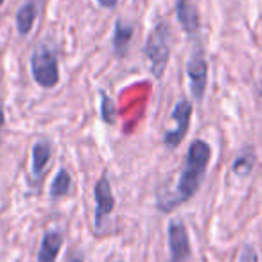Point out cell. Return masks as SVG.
Wrapping results in <instances>:
<instances>
[{
  "instance_id": "12",
  "label": "cell",
  "mask_w": 262,
  "mask_h": 262,
  "mask_svg": "<svg viewBox=\"0 0 262 262\" xmlns=\"http://www.w3.org/2000/svg\"><path fill=\"white\" fill-rule=\"evenodd\" d=\"M36 4H34L33 0H27L26 4L18 9V13H16V31H18V34L26 36V34H29L33 31V26L36 22Z\"/></svg>"
},
{
  "instance_id": "9",
  "label": "cell",
  "mask_w": 262,
  "mask_h": 262,
  "mask_svg": "<svg viewBox=\"0 0 262 262\" xmlns=\"http://www.w3.org/2000/svg\"><path fill=\"white\" fill-rule=\"evenodd\" d=\"M133 33H135L133 24L126 22V20H122V18L117 20L115 27H113V38H112L113 54L119 56V58H124V56L127 54V47H129Z\"/></svg>"
},
{
  "instance_id": "17",
  "label": "cell",
  "mask_w": 262,
  "mask_h": 262,
  "mask_svg": "<svg viewBox=\"0 0 262 262\" xmlns=\"http://www.w3.org/2000/svg\"><path fill=\"white\" fill-rule=\"evenodd\" d=\"M97 2H99V6L104 9H113L119 4V0H97Z\"/></svg>"
},
{
  "instance_id": "3",
  "label": "cell",
  "mask_w": 262,
  "mask_h": 262,
  "mask_svg": "<svg viewBox=\"0 0 262 262\" xmlns=\"http://www.w3.org/2000/svg\"><path fill=\"white\" fill-rule=\"evenodd\" d=\"M31 74L41 88H54L59 83L58 54L54 49L41 43L31 54Z\"/></svg>"
},
{
  "instance_id": "2",
  "label": "cell",
  "mask_w": 262,
  "mask_h": 262,
  "mask_svg": "<svg viewBox=\"0 0 262 262\" xmlns=\"http://www.w3.org/2000/svg\"><path fill=\"white\" fill-rule=\"evenodd\" d=\"M144 56L149 61V69L155 79H162L171 58V29L165 22L155 26V29L147 34Z\"/></svg>"
},
{
  "instance_id": "14",
  "label": "cell",
  "mask_w": 262,
  "mask_h": 262,
  "mask_svg": "<svg viewBox=\"0 0 262 262\" xmlns=\"http://www.w3.org/2000/svg\"><path fill=\"white\" fill-rule=\"evenodd\" d=\"M253 162H255L253 151L248 149V155H246V149L241 151V153L235 157V160H233V164H232L233 174H235V176H241V178L248 176V174L251 172V169H253Z\"/></svg>"
},
{
  "instance_id": "4",
  "label": "cell",
  "mask_w": 262,
  "mask_h": 262,
  "mask_svg": "<svg viewBox=\"0 0 262 262\" xmlns=\"http://www.w3.org/2000/svg\"><path fill=\"white\" fill-rule=\"evenodd\" d=\"M187 77L190 83V94L194 101H203L208 84V63L205 58V49L196 41L187 61Z\"/></svg>"
},
{
  "instance_id": "11",
  "label": "cell",
  "mask_w": 262,
  "mask_h": 262,
  "mask_svg": "<svg viewBox=\"0 0 262 262\" xmlns=\"http://www.w3.org/2000/svg\"><path fill=\"white\" fill-rule=\"evenodd\" d=\"M63 246V235L56 230H49L43 233L38 250V262H56L59 250Z\"/></svg>"
},
{
  "instance_id": "8",
  "label": "cell",
  "mask_w": 262,
  "mask_h": 262,
  "mask_svg": "<svg viewBox=\"0 0 262 262\" xmlns=\"http://www.w3.org/2000/svg\"><path fill=\"white\" fill-rule=\"evenodd\" d=\"M176 18H178L182 29L189 36H198L200 34V13L192 0H176Z\"/></svg>"
},
{
  "instance_id": "19",
  "label": "cell",
  "mask_w": 262,
  "mask_h": 262,
  "mask_svg": "<svg viewBox=\"0 0 262 262\" xmlns=\"http://www.w3.org/2000/svg\"><path fill=\"white\" fill-rule=\"evenodd\" d=\"M69 262H83V257H79V255H77V257H74V258H70Z\"/></svg>"
},
{
  "instance_id": "21",
  "label": "cell",
  "mask_w": 262,
  "mask_h": 262,
  "mask_svg": "<svg viewBox=\"0 0 262 262\" xmlns=\"http://www.w3.org/2000/svg\"><path fill=\"white\" fill-rule=\"evenodd\" d=\"M117 262H122V260H117Z\"/></svg>"
},
{
  "instance_id": "6",
  "label": "cell",
  "mask_w": 262,
  "mask_h": 262,
  "mask_svg": "<svg viewBox=\"0 0 262 262\" xmlns=\"http://www.w3.org/2000/svg\"><path fill=\"white\" fill-rule=\"evenodd\" d=\"M171 262H187L190 257V239L182 219H172L167 228Z\"/></svg>"
},
{
  "instance_id": "16",
  "label": "cell",
  "mask_w": 262,
  "mask_h": 262,
  "mask_svg": "<svg viewBox=\"0 0 262 262\" xmlns=\"http://www.w3.org/2000/svg\"><path fill=\"white\" fill-rule=\"evenodd\" d=\"M237 262H258V255L251 244H244Z\"/></svg>"
},
{
  "instance_id": "5",
  "label": "cell",
  "mask_w": 262,
  "mask_h": 262,
  "mask_svg": "<svg viewBox=\"0 0 262 262\" xmlns=\"http://www.w3.org/2000/svg\"><path fill=\"white\" fill-rule=\"evenodd\" d=\"M171 115L174 120V127L164 135V144L169 149H176L189 133L190 119H192V102L189 99H180Z\"/></svg>"
},
{
  "instance_id": "18",
  "label": "cell",
  "mask_w": 262,
  "mask_h": 262,
  "mask_svg": "<svg viewBox=\"0 0 262 262\" xmlns=\"http://www.w3.org/2000/svg\"><path fill=\"white\" fill-rule=\"evenodd\" d=\"M4 120H6V115H4V106L0 104V127L4 126Z\"/></svg>"
},
{
  "instance_id": "20",
  "label": "cell",
  "mask_w": 262,
  "mask_h": 262,
  "mask_svg": "<svg viewBox=\"0 0 262 262\" xmlns=\"http://www.w3.org/2000/svg\"><path fill=\"white\" fill-rule=\"evenodd\" d=\"M2 4H4V0H0V9H2Z\"/></svg>"
},
{
  "instance_id": "10",
  "label": "cell",
  "mask_w": 262,
  "mask_h": 262,
  "mask_svg": "<svg viewBox=\"0 0 262 262\" xmlns=\"http://www.w3.org/2000/svg\"><path fill=\"white\" fill-rule=\"evenodd\" d=\"M52 157V146L49 140H38L31 149V172L34 178H41Z\"/></svg>"
},
{
  "instance_id": "1",
  "label": "cell",
  "mask_w": 262,
  "mask_h": 262,
  "mask_svg": "<svg viewBox=\"0 0 262 262\" xmlns=\"http://www.w3.org/2000/svg\"><path fill=\"white\" fill-rule=\"evenodd\" d=\"M210 158H212V147L205 140L200 139L194 140L185 155V160H183L182 171H180L174 190L171 194H167V196L158 198V203H157L158 210L172 212L180 205L192 200L198 190H200L201 183H203L208 164H210Z\"/></svg>"
},
{
  "instance_id": "7",
  "label": "cell",
  "mask_w": 262,
  "mask_h": 262,
  "mask_svg": "<svg viewBox=\"0 0 262 262\" xmlns=\"http://www.w3.org/2000/svg\"><path fill=\"white\" fill-rule=\"evenodd\" d=\"M94 198H95L94 223H95V228L99 230L102 226V223H104V219L108 217L113 212V208H115V196H113L112 183H110V178L106 172L97 180V183H95Z\"/></svg>"
},
{
  "instance_id": "15",
  "label": "cell",
  "mask_w": 262,
  "mask_h": 262,
  "mask_svg": "<svg viewBox=\"0 0 262 262\" xmlns=\"http://www.w3.org/2000/svg\"><path fill=\"white\" fill-rule=\"evenodd\" d=\"M117 108H115V102L108 97L106 92L101 90V119L104 124H115V115H117Z\"/></svg>"
},
{
  "instance_id": "13",
  "label": "cell",
  "mask_w": 262,
  "mask_h": 262,
  "mask_svg": "<svg viewBox=\"0 0 262 262\" xmlns=\"http://www.w3.org/2000/svg\"><path fill=\"white\" fill-rule=\"evenodd\" d=\"M72 189V178H70V172L67 169H59L58 174L54 176L51 183V190H49V196L52 200H59V198L67 196Z\"/></svg>"
}]
</instances>
